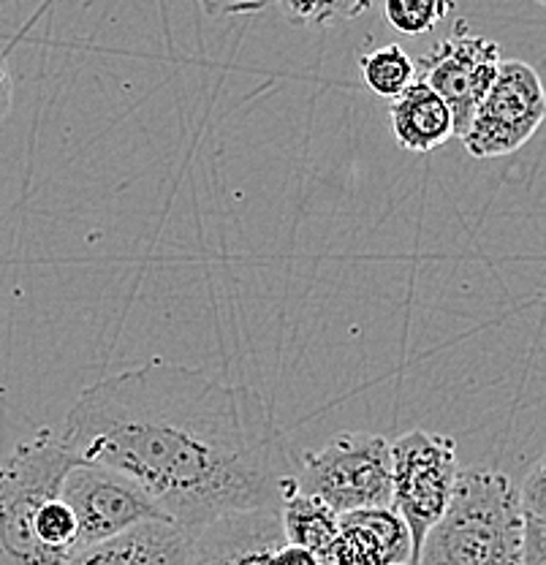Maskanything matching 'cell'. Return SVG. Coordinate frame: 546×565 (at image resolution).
Returning a JSON list of instances; mask_svg holds the SVG:
<instances>
[{
  "label": "cell",
  "mask_w": 546,
  "mask_h": 565,
  "mask_svg": "<svg viewBox=\"0 0 546 565\" xmlns=\"http://www.w3.org/2000/svg\"><path fill=\"white\" fill-rule=\"evenodd\" d=\"M57 438L85 462L137 481L158 514L191 535L237 511H278L297 470L256 388L169 362L87 386Z\"/></svg>",
  "instance_id": "1"
},
{
  "label": "cell",
  "mask_w": 546,
  "mask_h": 565,
  "mask_svg": "<svg viewBox=\"0 0 546 565\" xmlns=\"http://www.w3.org/2000/svg\"><path fill=\"white\" fill-rule=\"evenodd\" d=\"M414 565H522L514 481L490 468L460 470Z\"/></svg>",
  "instance_id": "2"
},
{
  "label": "cell",
  "mask_w": 546,
  "mask_h": 565,
  "mask_svg": "<svg viewBox=\"0 0 546 565\" xmlns=\"http://www.w3.org/2000/svg\"><path fill=\"white\" fill-rule=\"evenodd\" d=\"M79 462L50 429H41L0 462V565L63 563L36 539V520L46 500L61 494L63 479Z\"/></svg>",
  "instance_id": "3"
},
{
  "label": "cell",
  "mask_w": 546,
  "mask_h": 565,
  "mask_svg": "<svg viewBox=\"0 0 546 565\" xmlns=\"http://www.w3.org/2000/svg\"><path fill=\"white\" fill-rule=\"evenodd\" d=\"M293 481L338 514L392 505L389 440L373 433H340L324 449L297 457Z\"/></svg>",
  "instance_id": "4"
},
{
  "label": "cell",
  "mask_w": 546,
  "mask_h": 565,
  "mask_svg": "<svg viewBox=\"0 0 546 565\" xmlns=\"http://www.w3.org/2000/svg\"><path fill=\"white\" fill-rule=\"evenodd\" d=\"M392 509L403 516L414 539V561L421 539L449 505L460 476L454 438L414 429L389 444ZM414 565V563H410Z\"/></svg>",
  "instance_id": "5"
},
{
  "label": "cell",
  "mask_w": 546,
  "mask_h": 565,
  "mask_svg": "<svg viewBox=\"0 0 546 565\" xmlns=\"http://www.w3.org/2000/svg\"><path fill=\"white\" fill-rule=\"evenodd\" d=\"M546 115L542 76L522 61H501L495 82L475 106L462 134L473 158H501L536 137Z\"/></svg>",
  "instance_id": "6"
},
{
  "label": "cell",
  "mask_w": 546,
  "mask_h": 565,
  "mask_svg": "<svg viewBox=\"0 0 546 565\" xmlns=\"http://www.w3.org/2000/svg\"><path fill=\"white\" fill-rule=\"evenodd\" d=\"M61 498L76 516V550L109 539L142 520H163L137 481L101 462L82 459L74 465L63 479Z\"/></svg>",
  "instance_id": "7"
},
{
  "label": "cell",
  "mask_w": 546,
  "mask_h": 565,
  "mask_svg": "<svg viewBox=\"0 0 546 565\" xmlns=\"http://www.w3.org/2000/svg\"><path fill=\"white\" fill-rule=\"evenodd\" d=\"M501 61V46L492 39L471 33L462 20L436 50L427 52L421 61H414L416 76L425 79L449 106L454 137L465 134L475 106L495 82Z\"/></svg>",
  "instance_id": "8"
},
{
  "label": "cell",
  "mask_w": 546,
  "mask_h": 565,
  "mask_svg": "<svg viewBox=\"0 0 546 565\" xmlns=\"http://www.w3.org/2000/svg\"><path fill=\"white\" fill-rule=\"evenodd\" d=\"M193 539L169 520H142L109 539L74 550L61 565H188Z\"/></svg>",
  "instance_id": "9"
},
{
  "label": "cell",
  "mask_w": 546,
  "mask_h": 565,
  "mask_svg": "<svg viewBox=\"0 0 546 565\" xmlns=\"http://www.w3.org/2000/svg\"><path fill=\"white\" fill-rule=\"evenodd\" d=\"M414 539L392 505L356 509L340 514L338 539L329 565H410Z\"/></svg>",
  "instance_id": "10"
},
{
  "label": "cell",
  "mask_w": 546,
  "mask_h": 565,
  "mask_svg": "<svg viewBox=\"0 0 546 565\" xmlns=\"http://www.w3.org/2000/svg\"><path fill=\"white\" fill-rule=\"evenodd\" d=\"M283 541L278 511H237L199 530L193 539V561L210 565H269V555Z\"/></svg>",
  "instance_id": "11"
},
{
  "label": "cell",
  "mask_w": 546,
  "mask_h": 565,
  "mask_svg": "<svg viewBox=\"0 0 546 565\" xmlns=\"http://www.w3.org/2000/svg\"><path fill=\"white\" fill-rule=\"evenodd\" d=\"M389 120L392 137L397 139V145L408 152H419V156L438 150L440 145L454 137L449 106L419 76L400 96L392 98Z\"/></svg>",
  "instance_id": "12"
},
{
  "label": "cell",
  "mask_w": 546,
  "mask_h": 565,
  "mask_svg": "<svg viewBox=\"0 0 546 565\" xmlns=\"http://www.w3.org/2000/svg\"><path fill=\"white\" fill-rule=\"evenodd\" d=\"M280 527H283L286 541L304 546L329 565V552H332L334 539H338L340 514L332 511L321 498L302 492L297 481L286 479L283 494H280Z\"/></svg>",
  "instance_id": "13"
},
{
  "label": "cell",
  "mask_w": 546,
  "mask_h": 565,
  "mask_svg": "<svg viewBox=\"0 0 546 565\" xmlns=\"http://www.w3.org/2000/svg\"><path fill=\"white\" fill-rule=\"evenodd\" d=\"M522 565H546V465L538 459L516 487Z\"/></svg>",
  "instance_id": "14"
},
{
  "label": "cell",
  "mask_w": 546,
  "mask_h": 565,
  "mask_svg": "<svg viewBox=\"0 0 546 565\" xmlns=\"http://www.w3.org/2000/svg\"><path fill=\"white\" fill-rule=\"evenodd\" d=\"M362 79L375 96L395 98L416 79V63L400 44H386L360 57Z\"/></svg>",
  "instance_id": "15"
},
{
  "label": "cell",
  "mask_w": 546,
  "mask_h": 565,
  "mask_svg": "<svg viewBox=\"0 0 546 565\" xmlns=\"http://www.w3.org/2000/svg\"><path fill=\"white\" fill-rule=\"evenodd\" d=\"M289 17L291 25L332 28L362 17L373 0H272Z\"/></svg>",
  "instance_id": "16"
},
{
  "label": "cell",
  "mask_w": 546,
  "mask_h": 565,
  "mask_svg": "<svg viewBox=\"0 0 546 565\" xmlns=\"http://www.w3.org/2000/svg\"><path fill=\"white\" fill-rule=\"evenodd\" d=\"M454 11V0H384L386 22L397 33L425 35Z\"/></svg>",
  "instance_id": "17"
},
{
  "label": "cell",
  "mask_w": 546,
  "mask_h": 565,
  "mask_svg": "<svg viewBox=\"0 0 546 565\" xmlns=\"http://www.w3.org/2000/svg\"><path fill=\"white\" fill-rule=\"evenodd\" d=\"M202 9L210 17H243V14H256L264 6H269L272 0H199Z\"/></svg>",
  "instance_id": "18"
},
{
  "label": "cell",
  "mask_w": 546,
  "mask_h": 565,
  "mask_svg": "<svg viewBox=\"0 0 546 565\" xmlns=\"http://www.w3.org/2000/svg\"><path fill=\"white\" fill-rule=\"evenodd\" d=\"M269 565H324V561L315 557L310 550H304V546L283 541V544L269 555Z\"/></svg>",
  "instance_id": "19"
},
{
  "label": "cell",
  "mask_w": 546,
  "mask_h": 565,
  "mask_svg": "<svg viewBox=\"0 0 546 565\" xmlns=\"http://www.w3.org/2000/svg\"><path fill=\"white\" fill-rule=\"evenodd\" d=\"M11 104H14V79H11L9 63H6V55L0 52V120H6L11 111Z\"/></svg>",
  "instance_id": "20"
},
{
  "label": "cell",
  "mask_w": 546,
  "mask_h": 565,
  "mask_svg": "<svg viewBox=\"0 0 546 565\" xmlns=\"http://www.w3.org/2000/svg\"><path fill=\"white\" fill-rule=\"evenodd\" d=\"M188 565H210V563H202V561H193V557H191V563H188Z\"/></svg>",
  "instance_id": "21"
},
{
  "label": "cell",
  "mask_w": 546,
  "mask_h": 565,
  "mask_svg": "<svg viewBox=\"0 0 546 565\" xmlns=\"http://www.w3.org/2000/svg\"><path fill=\"white\" fill-rule=\"evenodd\" d=\"M536 3H546V0H536Z\"/></svg>",
  "instance_id": "22"
}]
</instances>
